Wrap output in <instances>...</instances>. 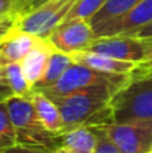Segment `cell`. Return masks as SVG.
<instances>
[{"instance_id": "d4e9b609", "label": "cell", "mask_w": 152, "mask_h": 153, "mask_svg": "<svg viewBox=\"0 0 152 153\" xmlns=\"http://www.w3.org/2000/svg\"><path fill=\"white\" fill-rule=\"evenodd\" d=\"M3 153H54L47 149L37 148V146H24V145H15L13 148H10Z\"/></svg>"}, {"instance_id": "e0dca14e", "label": "cell", "mask_w": 152, "mask_h": 153, "mask_svg": "<svg viewBox=\"0 0 152 153\" xmlns=\"http://www.w3.org/2000/svg\"><path fill=\"white\" fill-rule=\"evenodd\" d=\"M5 82L10 86L13 97H30L32 94V86L27 81L22 63H7L3 65Z\"/></svg>"}, {"instance_id": "f546056e", "label": "cell", "mask_w": 152, "mask_h": 153, "mask_svg": "<svg viewBox=\"0 0 152 153\" xmlns=\"http://www.w3.org/2000/svg\"><path fill=\"white\" fill-rule=\"evenodd\" d=\"M151 75H152V74H151Z\"/></svg>"}, {"instance_id": "ba28073f", "label": "cell", "mask_w": 152, "mask_h": 153, "mask_svg": "<svg viewBox=\"0 0 152 153\" xmlns=\"http://www.w3.org/2000/svg\"><path fill=\"white\" fill-rule=\"evenodd\" d=\"M96 40V34L90 23L85 20H65L47 38V42L55 50L72 55L85 51Z\"/></svg>"}, {"instance_id": "44dd1931", "label": "cell", "mask_w": 152, "mask_h": 153, "mask_svg": "<svg viewBox=\"0 0 152 153\" xmlns=\"http://www.w3.org/2000/svg\"><path fill=\"white\" fill-rule=\"evenodd\" d=\"M12 97H13V94H12V91H11L10 86L7 85V82H5L3 63H1V61H0V103H5Z\"/></svg>"}, {"instance_id": "ac0fdd59", "label": "cell", "mask_w": 152, "mask_h": 153, "mask_svg": "<svg viewBox=\"0 0 152 153\" xmlns=\"http://www.w3.org/2000/svg\"><path fill=\"white\" fill-rule=\"evenodd\" d=\"M108 0H78L65 20H85L90 22L92 18L105 5Z\"/></svg>"}, {"instance_id": "5bb4252c", "label": "cell", "mask_w": 152, "mask_h": 153, "mask_svg": "<svg viewBox=\"0 0 152 153\" xmlns=\"http://www.w3.org/2000/svg\"><path fill=\"white\" fill-rule=\"evenodd\" d=\"M97 137L94 126H80L61 136V146L70 153H93Z\"/></svg>"}, {"instance_id": "83f0119b", "label": "cell", "mask_w": 152, "mask_h": 153, "mask_svg": "<svg viewBox=\"0 0 152 153\" xmlns=\"http://www.w3.org/2000/svg\"><path fill=\"white\" fill-rule=\"evenodd\" d=\"M54 153H70L69 151H67V149H65L63 148V146H59V148L58 149H57V151L55 152H54Z\"/></svg>"}, {"instance_id": "ffe728a7", "label": "cell", "mask_w": 152, "mask_h": 153, "mask_svg": "<svg viewBox=\"0 0 152 153\" xmlns=\"http://www.w3.org/2000/svg\"><path fill=\"white\" fill-rule=\"evenodd\" d=\"M97 130V144L93 153H123L112 141L108 138L101 126H94Z\"/></svg>"}, {"instance_id": "d6986e66", "label": "cell", "mask_w": 152, "mask_h": 153, "mask_svg": "<svg viewBox=\"0 0 152 153\" xmlns=\"http://www.w3.org/2000/svg\"><path fill=\"white\" fill-rule=\"evenodd\" d=\"M18 145L16 133L8 116L5 103H0V153Z\"/></svg>"}, {"instance_id": "6da1fadb", "label": "cell", "mask_w": 152, "mask_h": 153, "mask_svg": "<svg viewBox=\"0 0 152 153\" xmlns=\"http://www.w3.org/2000/svg\"><path fill=\"white\" fill-rule=\"evenodd\" d=\"M116 93L117 91L110 87L98 86L80 90L63 97L51 98L61 113L63 133L80 126H100L112 124L110 100Z\"/></svg>"}, {"instance_id": "7c38bea8", "label": "cell", "mask_w": 152, "mask_h": 153, "mask_svg": "<svg viewBox=\"0 0 152 153\" xmlns=\"http://www.w3.org/2000/svg\"><path fill=\"white\" fill-rule=\"evenodd\" d=\"M55 48L45 39H39L38 45L31 50V53L22 61V69L24 71L27 81L32 87L35 83L39 82L43 73L46 70L50 55Z\"/></svg>"}, {"instance_id": "5b68a950", "label": "cell", "mask_w": 152, "mask_h": 153, "mask_svg": "<svg viewBox=\"0 0 152 153\" xmlns=\"http://www.w3.org/2000/svg\"><path fill=\"white\" fill-rule=\"evenodd\" d=\"M77 1L78 0H50L26 15L16 16L15 28L47 40L51 32L65 22Z\"/></svg>"}, {"instance_id": "9a60e30c", "label": "cell", "mask_w": 152, "mask_h": 153, "mask_svg": "<svg viewBox=\"0 0 152 153\" xmlns=\"http://www.w3.org/2000/svg\"><path fill=\"white\" fill-rule=\"evenodd\" d=\"M74 62L70 58V55L61 53L58 50H54L50 58H48L47 66H46V70L43 73L42 78L39 79L38 83L34 85L32 91H42V90L50 89L51 86H54L62 78V75L69 70V67Z\"/></svg>"}, {"instance_id": "484cf974", "label": "cell", "mask_w": 152, "mask_h": 153, "mask_svg": "<svg viewBox=\"0 0 152 153\" xmlns=\"http://www.w3.org/2000/svg\"><path fill=\"white\" fill-rule=\"evenodd\" d=\"M151 74H152V59L148 61L147 63L139 65L137 69L131 74V76L137 78V76H147V75H151Z\"/></svg>"}, {"instance_id": "4fadbf2b", "label": "cell", "mask_w": 152, "mask_h": 153, "mask_svg": "<svg viewBox=\"0 0 152 153\" xmlns=\"http://www.w3.org/2000/svg\"><path fill=\"white\" fill-rule=\"evenodd\" d=\"M30 98L37 109L38 117L43 126L54 136L61 137L63 133V121H62L58 106L54 103V101L39 91H32Z\"/></svg>"}, {"instance_id": "4316f807", "label": "cell", "mask_w": 152, "mask_h": 153, "mask_svg": "<svg viewBox=\"0 0 152 153\" xmlns=\"http://www.w3.org/2000/svg\"><path fill=\"white\" fill-rule=\"evenodd\" d=\"M131 36H137V38H152V22L148 24H145V26L140 27V28L135 30V31H132Z\"/></svg>"}, {"instance_id": "52a82bcc", "label": "cell", "mask_w": 152, "mask_h": 153, "mask_svg": "<svg viewBox=\"0 0 152 153\" xmlns=\"http://www.w3.org/2000/svg\"><path fill=\"white\" fill-rule=\"evenodd\" d=\"M100 126L123 153H152V121L133 120Z\"/></svg>"}, {"instance_id": "8992f818", "label": "cell", "mask_w": 152, "mask_h": 153, "mask_svg": "<svg viewBox=\"0 0 152 153\" xmlns=\"http://www.w3.org/2000/svg\"><path fill=\"white\" fill-rule=\"evenodd\" d=\"M85 51L143 65L152 59V38H137L131 35L96 38Z\"/></svg>"}, {"instance_id": "9c48e42d", "label": "cell", "mask_w": 152, "mask_h": 153, "mask_svg": "<svg viewBox=\"0 0 152 153\" xmlns=\"http://www.w3.org/2000/svg\"><path fill=\"white\" fill-rule=\"evenodd\" d=\"M152 22V0H143L128 13L93 28L96 38L128 35Z\"/></svg>"}, {"instance_id": "2e32d148", "label": "cell", "mask_w": 152, "mask_h": 153, "mask_svg": "<svg viewBox=\"0 0 152 153\" xmlns=\"http://www.w3.org/2000/svg\"><path fill=\"white\" fill-rule=\"evenodd\" d=\"M140 1H143V0H108L104 7L92 18L89 23H90L92 28H97V27L102 26L113 19H117L128 13Z\"/></svg>"}, {"instance_id": "7a4b0ae2", "label": "cell", "mask_w": 152, "mask_h": 153, "mask_svg": "<svg viewBox=\"0 0 152 153\" xmlns=\"http://www.w3.org/2000/svg\"><path fill=\"white\" fill-rule=\"evenodd\" d=\"M5 108L15 128L18 145L37 146L50 152L61 146V137L43 126L30 97H12L5 102Z\"/></svg>"}, {"instance_id": "603a6c76", "label": "cell", "mask_w": 152, "mask_h": 153, "mask_svg": "<svg viewBox=\"0 0 152 153\" xmlns=\"http://www.w3.org/2000/svg\"><path fill=\"white\" fill-rule=\"evenodd\" d=\"M47 1H50V0H26V1L23 3V5L19 8V11H18V13H16V16L26 15V13H28V12H31V11H34V10H37V8H39L40 5L46 4Z\"/></svg>"}, {"instance_id": "7402d4cb", "label": "cell", "mask_w": 152, "mask_h": 153, "mask_svg": "<svg viewBox=\"0 0 152 153\" xmlns=\"http://www.w3.org/2000/svg\"><path fill=\"white\" fill-rule=\"evenodd\" d=\"M18 0H0V18L15 16Z\"/></svg>"}, {"instance_id": "cb8c5ba5", "label": "cell", "mask_w": 152, "mask_h": 153, "mask_svg": "<svg viewBox=\"0 0 152 153\" xmlns=\"http://www.w3.org/2000/svg\"><path fill=\"white\" fill-rule=\"evenodd\" d=\"M16 24V16H5L0 18V40L15 27Z\"/></svg>"}, {"instance_id": "277c9868", "label": "cell", "mask_w": 152, "mask_h": 153, "mask_svg": "<svg viewBox=\"0 0 152 153\" xmlns=\"http://www.w3.org/2000/svg\"><path fill=\"white\" fill-rule=\"evenodd\" d=\"M129 81H131V75L110 74V73L90 69V67L83 66V65L73 63L54 86H51L50 89L42 90L39 93H43L48 98H54L63 97V95L72 94V93L80 91V90L98 86H107L118 91Z\"/></svg>"}, {"instance_id": "f1b7e54d", "label": "cell", "mask_w": 152, "mask_h": 153, "mask_svg": "<svg viewBox=\"0 0 152 153\" xmlns=\"http://www.w3.org/2000/svg\"><path fill=\"white\" fill-rule=\"evenodd\" d=\"M26 1V0H18V7H16V12H15V16H16V13H18V11H19V8L23 5V3Z\"/></svg>"}, {"instance_id": "30bf717a", "label": "cell", "mask_w": 152, "mask_h": 153, "mask_svg": "<svg viewBox=\"0 0 152 153\" xmlns=\"http://www.w3.org/2000/svg\"><path fill=\"white\" fill-rule=\"evenodd\" d=\"M39 38L13 27L0 40V61L3 65L22 63L24 58L38 45Z\"/></svg>"}, {"instance_id": "8fae6325", "label": "cell", "mask_w": 152, "mask_h": 153, "mask_svg": "<svg viewBox=\"0 0 152 153\" xmlns=\"http://www.w3.org/2000/svg\"><path fill=\"white\" fill-rule=\"evenodd\" d=\"M74 63L83 65L90 69L98 70V71L110 73V74H120V75H131L139 65L133 62H124L118 59L105 56L101 54L92 53V51H80L70 55Z\"/></svg>"}, {"instance_id": "3957f363", "label": "cell", "mask_w": 152, "mask_h": 153, "mask_svg": "<svg viewBox=\"0 0 152 153\" xmlns=\"http://www.w3.org/2000/svg\"><path fill=\"white\" fill-rule=\"evenodd\" d=\"M113 122L152 121V75L131 76V81L110 100Z\"/></svg>"}]
</instances>
